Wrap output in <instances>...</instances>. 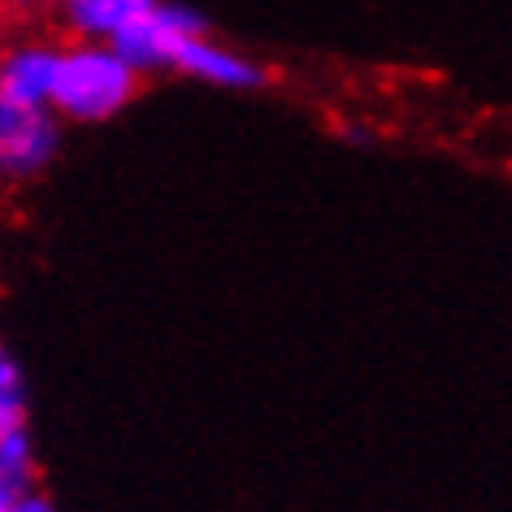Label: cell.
I'll use <instances>...</instances> for the list:
<instances>
[{"mask_svg": "<svg viewBox=\"0 0 512 512\" xmlns=\"http://www.w3.org/2000/svg\"><path fill=\"white\" fill-rule=\"evenodd\" d=\"M139 70L113 44H79L61 53L53 109L74 122H105L135 96Z\"/></svg>", "mask_w": 512, "mask_h": 512, "instance_id": "cell-1", "label": "cell"}, {"mask_svg": "<svg viewBox=\"0 0 512 512\" xmlns=\"http://www.w3.org/2000/svg\"><path fill=\"white\" fill-rule=\"evenodd\" d=\"M200 31H204V18L196 14V9L161 0L152 14H144L135 27H126L118 40H113V48H118V53L131 61L139 74H148V70H174L178 48H183L191 35H200Z\"/></svg>", "mask_w": 512, "mask_h": 512, "instance_id": "cell-2", "label": "cell"}, {"mask_svg": "<svg viewBox=\"0 0 512 512\" xmlns=\"http://www.w3.org/2000/svg\"><path fill=\"white\" fill-rule=\"evenodd\" d=\"M57 118L48 105H18L0 100V161L9 174H40L57 157Z\"/></svg>", "mask_w": 512, "mask_h": 512, "instance_id": "cell-3", "label": "cell"}, {"mask_svg": "<svg viewBox=\"0 0 512 512\" xmlns=\"http://www.w3.org/2000/svg\"><path fill=\"white\" fill-rule=\"evenodd\" d=\"M57 74H61V48L22 44V48H14V53L5 57V70H0V100L53 109Z\"/></svg>", "mask_w": 512, "mask_h": 512, "instance_id": "cell-4", "label": "cell"}, {"mask_svg": "<svg viewBox=\"0 0 512 512\" xmlns=\"http://www.w3.org/2000/svg\"><path fill=\"white\" fill-rule=\"evenodd\" d=\"M174 70H183V74H191V79H200V83H213V87H235V92L261 83V70H256L248 57H239L235 48L213 44L204 31L191 35V40L178 48Z\"/></svg>", "mask_w": 512, "mask_h": 512, "instance_id": "cell-5", "label": "cell"}, {"mask_svg": "<svg viewBox=\"0 0 512 512\" xmlns=\"http://www.w3.org/2000/svg\"><path fill=\"white\" fill-rule=\"evenodd\" d=\"M161 0H61L66 27L87 44H113L126 27L152 14Z\"/></svg>", "mask_w": 512, "mask_h": 512, "instance_id": "cell-6", "label": "cell"}, {"mask_svg": "<svg viewBox=\"0 0 512 512\" xmlns=\"http://www.w3.org/2000/svg\"><path fill=\"white\" fill-rule=\"evenodd\" d=\"M31 456L27 421H0V499L31 491Z\"/></svg>", "mask_w": 512, "mask_h": 512, "instance_id": "cell-7", "label": "cell"}, {"mask_svg": "<svg viewBox=\"0 0 512 512\" xmlns=\"http://www.w3.org/2000/svg\"><path fill=\"white\" fill-rule=\"evenodd\" d=\"M0 421H27V382L14 356L0 361Z\"/></svg>", "mask_w": 512, "mask_h": 512, "instance_id": "cell-8", "label": "cell"}, {"mask_svg": "<svg viewBox=\"0 0 512 512\" xmlns=\"http://www.w3.org/2000/svg\"><path fill=\"white\" fill-rule=\"evenodd\" d=\"M0 512H53V504H48L44 495L27 491V495H14V499H0Z\"/></svg>", "mask_w": 512, "mask_h": 512, "instance_id": "cell-9", "label": "cell"}, {"mask_svg": "<svg viewBox=\"0 0 512 512\" xmlns=\"http://www.w3.org/2000/svg\"><path fill=\"white\" fill-rule=\"evenodd\" d=\"M9 5H18V9H44V5H57V0H9Z\"/></svg>", "mask_w": 512, "mask_h": 512, "instance_id": "cell-10", "label": "cell"}]
</instances>
